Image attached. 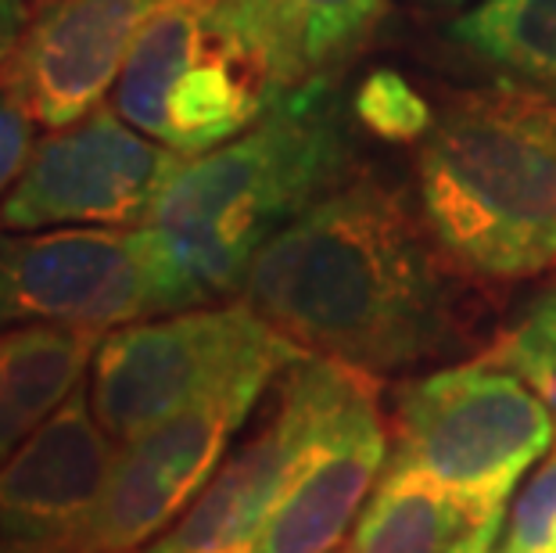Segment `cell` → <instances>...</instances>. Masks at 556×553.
Returning <instances> with one entry per match:
<instances>
[{
	"instance_id": "cell-1",
	"label": "cell",
	"mask_w": 556,
	"mask_h": 553,
	"mask_svg": "<svg viewBox=\"0 0 556 553\" xmlns=\"http://www.w3.org/2000/svg\"><path fill=\"white\" fill-rule=\"evenodd\" d=\"M484 285L399 191L352 176L258 249L238 296L305 356L381 378L478 352L495 313Z\"/></svg>"
},
{
	"instance_id": "cell-2",
	"label": "cell",
	"mask_w": 556,
	"mask_h": 553,
	"mask_svg": "<svg viewBox=\"0 0 556 553\" xmlns=\"http://www.w3.org/2000/svg\"><path fill=\"white\" fill-rule=\"evenodd\" d=\"M356 176V151L327 87L280 98L241 137L187 159L151 209L198 299L238 296L258 249Z\"/></svg>"
},
{
	"instance_id": "cell-3",
	"label": "cell",
	"mask_w": 556,
	"mask_h": 553,
	"mask_svg": "<svg viewBox=\"0 0 556 553\" xmlns=\"http://www.w3.org/2000/svg\"><path fill=\"white\" fill-rule=\"evenodd\" d=\"M420 216L481 280H528L556 263V93L481 87L434 115L417 151Z\"/></svg>"
},
{
	"instance_id": "cell-4",
	"label": "cell",
	"mask_w": 556,
	"mask_h": 553,
	"mask_svg": "<svg viewBox=\"0 0 556 553\" xmlns=\"http://www.w3.org/2000/svg\"><path fill=\"white\" fill-rule=\"evenodd\" d=\"M553 439L556 420L542 399L481 352L395 388L388 470H413L489 507H506Z\"/></svg>"
},
{
	"instance_id": "cell-5",
	"label": "cell",
	"mask_w": 556,
	"mask_h": 553,
	"mask_svg": "<svg viewBox=\"0 0 556 553\" xmlns=\"http://www.w3.org/2000/svg\"><path fill=\"white\" fill-rule=\"evenodd\" d=\"M205 305L155 227H0V327L115 331Z\"/></svg>"
},
{
	"instance_id": "cell-6",
	"label": "cell",
	"mask_w": 556,
	"mask_h": 553,
	"mask_svg": "<svg viewBox=\"0 0 556 553\" xmlns=\"http://www.w3.org/2000/svg\"><path fill=\"white\" fill-rule=\"evenodd\" d=\"M277 104L263 65L212 0H173L126 58L112 109L184 159L227 144Z\"/></svg>"
},
{
	"instance_id": "cell-7",
	"label": "cell",
	"mask_w": 556,
	"mask_h": 553,
	"mask_svg": "<svg viewBox=\"0 0 556 553\" xmlns=\"http://www.w3.org/2000/svg\"><path fill=\"white\" fill-rule=\"evenodd\" d=\"M305 352L238 299L230 305L151 316L101 338L90 406L115 445L151 431L255 363H294Z\"/></svg>"
},
{
	"instance_id": "cell-8",
	"label": "cell",
	"mask_w": 556,
	"mask_h": 553,
	"mask_svg": "<svg viewBox=\"0 0 556 553\" xmlns=\"http://www.w3.org/2000/svg\"><path fill=\"white\" fill-rule=\"evenodd\" d=\"M291 363H255L180 414L123 442L93 511L83 553H144L169 532L227 461L238 431Z\"/></svg>"
},
{
	"instance_id": "cell-9",
	"label": "cell",
	"mask_w": 556,
	"mask_h": 553,
	"mask_svg": "<svg viewBox=\"0 0 556 553\" xmlns=\"http://www.w3.org/2000/svg\"><path fill=\"white\" fill-rule=\"evenodd\" d=\"M356 374L349 363L324 356L294 360L277 378L258 428L227 453L201 497L144 553H255L266 521Z\"/></svg>"
},
{
	"instance_id": "cell-10",
	"label": "cell",
	"mask_w": 556,
	"mask_h": 553,
	"mask_svg": "<svg viewBox=\"0 0 556 553\" xmlns=\"http://www.w3.org/2000/svg\"><path fill=\"white\" fill-rule=\"evenodd\" d=\"M184 162L129 126L112 104H101L37 140L0 205V227H144Z\"/></svg>"
},
{
	"instance_id": "cell-11",
	"label": "cell",
	"mask_w": 556,
	"mask_h": 553,
	"mask_svg": "<svg viewBox=\"0 0 556 553\" xmlns=\"http://www.w3.org/2000/svg\"><path fill=\"white\" fill-rule=\"evenodd\" d=\"M173 0H37L0 84L37 126L62 129L101 109L144 26Z\"/></svg>"
},
{
	"instance_id": "cell-12",
	"label": "cell",
	"mask_w": 556,
	"mask_h": 553,
	"mask_svg": "<svg viewBox=\"0 0 556 553\" xmlns=\"http://www.w3.org/2000/svg\"><path fill=\"white\" fill-rule=\"evenodd\" d=\"M83 381L47 425L0 464V543L8 553H83L115 461Z\"/></svg>"
},
{
	"instance_id": "cell-13",
	"label": "cell",
	"mask_w": 556,
	"mask_h": 553,
	"mask_svg": "<svg viewBox=\"0 0 556 553\" xmlns=\"http://www.w3.org/2000/svg\"><path fill=\"white\" fill-rule=\"evenodd\" d=\"M388 467L381 378L359 370L313 442L255 553H330L345 539Z\"/></svg>"
},
{
	"instance_id": "cell-14",
	"label": "cell",
	"mask_w": 556,
	"mask_h": 553,
	"mask_svg": "<svg viewBox=\"0 0 556 553\" xmlns=\"http://www.w3.org/2000/svg\"><path fill=\"white\" fill-rule=\"evenodd\" d=\"M255 54L277 101L330 87L381 22L384 0H212Z\"/></svg>"
},
{
	"instance_id": "cell-15",
	"label": "cell",
	"mask_w": 556,
	"mask_h": 553,
	"mask_svg": "<svg viewBox=\"0 0 556 553\" xmlns=\"http://www.w3.org/2000/svg\"><path fill=\"white\" fill-rule=\"evenodd\" d=\"M503 511L413 470L384 467L349 553H492Z\"/></svg>"
},
{
	"instance_id": "cell-16",
	"label": "cell",
	"mask_w": 556,
	"mask_h": 553,
	"mask_svg": "<svg viewBox=\"0 0 556 553\" xmlns=\"http://www.w3.org/2000/svg\"><path fill=\"white\" fill-rule=\"evenodd\" d=\"M104 331L26 324L0 335V464L87 381Z\"/></svg>"
},
{
	"instance_id": "cell-17",
	"label": "cell",
	"mask_w": 556,
	"mask_h": 553,
	"mask_svg": "<svg viewBox=\"0 0 556 553\" xmlns=\"http://www.w3.org/2000/svg\"><path fill=\"white\" fill-rule=\"evenodd\" d=\"M448 37L506 76L556 87V0H478Z\"/></svg>"
},
{
	"instance_id": "cell-18",
	"label": "cell",
	"mask_w": 556,
	"mask_h": 553,
	"mask_svg": "<svg viewBox=\"0 0 556 553\" xmlns=\"http://www.w3.org/2000/svg\"><path fill=\"white\" fill-rule=\"evenodd\" d=\"M484 356L517 374L556 420V291L531 302L525 316L484 349Z\"/></svg>"
},
{
	"instance_id": "cell-19",
	"label": "cell",
	"mask_w": 556,
	"mask_h": 553,
	"mask_svg": "<svg viewBox=\"0 0 556 553\" xmlns=\"http://www.w3.org/2000/svg\"><path fill=\"white\" fill-rule=\"evenodd\" d=\"M352 112H356V120L370 129L374 137L399 140V144L424 140L434 126L431 104L424 101V93L402 73H395V68H377V73L366 76L356 90Z\"/></svg>"
},
{
	"instance_id": "cell-20",
	"label": "cell",
	"mask_w": 556,
	"mask_h": 553,
	"mask_svg": "<svg viewBox=\"0 0 556 553\" xmlns=\"http://www.w3.org/2000/svg\"><path fill=\"white\" fill-rule=\"evenodd\" d=\"M503 553H556V450L535 467L528 486L520 489L510 511V528H506Z\"/></svg>"
},
{
	"instance_id": "cell-21",
	"label": "cell",
	"mask_w": 556,
	"mask_h": 553,
	"mask_svg": "<svg viewBox=\"0 0 556 553\" xmlns=\"http://www.w3.org/2000/svg\"><path fill=\"white\" fill-rule=\"evenodd\" d=\"M37 140V120L22 109L15 93L0 84V205L8 202L11 187L18 184Z\"/></svg>"
},
{
	"instance_id": "cell-22",
	"label": "cell",
	"mask_w": 556,
	"mask_h": 553,
	"mask_svg": "<svg viewBox=\"0 0 556 553\" xmlns=\"http://www.w3.org/2000/svg\"><path fill=\"white\" fill-rule=\"evenodd\" d=\"M26 22H29V0H0V65L15 51Z\"/></svg>"
},
{
	"instance_id": "cell-23",
	"label": "cell",
	"mask_w": 556,
	"mask_h": 553,
	"mask_svg": "<svg viewBox=\"0 0 556 553\" xmlns=\"http://www.w3.org/2000/svg\"><path fill=\"white\" fill-rule=\"evenodd\" d=\"M428 4H431V8H459L464 0H428Z\"/></svg>"
},
{
	"instance_id": "cell-24",
	"label": "cell",
	"mask_w": 556,
	"mask_h": 553,
	"mask_svg": "<svg viewBox=\"0 0 556 553\" xmlns=\"http://www.w3.org/2000/svg\"><path fill=\"white\" fill-rule=\"evenodd\" d=\"M535 553H553V550H535Z\"/></svg>"
},
{
	"instance_id": "cell-25",
	"label": "cell",
	"mask_w": 556,
	"mask_h": 553,
	"mask_svg": "<svg viewBox=\"0 0 556 553\" xmlns=\"http://www.w3.org/2000/svg\"><path fill=\"white\" fill-rule=\"evenodd\" d=\"M0 553H8V550H4V543H0Z\"/></svg>"
},
{
	"instance_id": "cell-26",
	"label": "cell",
	"mask_w": 556,
	"mask_h": 553,
	"mask_svg": "<svg viewBox=\"0 0 556 553\" xmlns=\"http://www.w3.org/2000/svg\"><path fill=\"white\" fill-rule=\"evenodd\" d=\"M492 553H500V550H492Z\"/></svg>"
}]
</instances>
